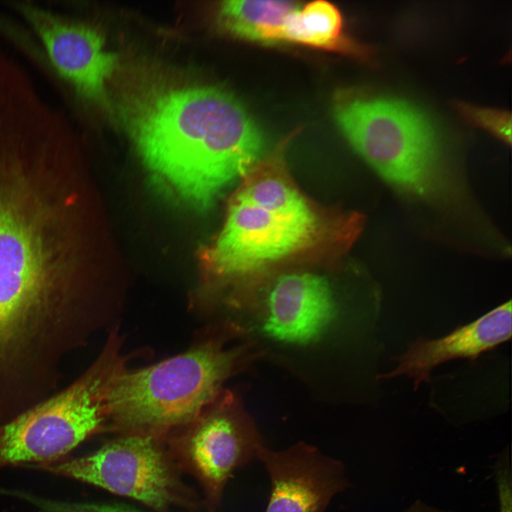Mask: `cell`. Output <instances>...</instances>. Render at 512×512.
<instances>
[{"mask_svg":"<svg viewBox=\"0 0 512 512\" xmlns=\"http://www.w3.org/2000/svg\"><path fill=\"white\" fill-rule=\"evenodd\" d=\"M404 512H446L439 509H437L432 506H429L424 503L417 501L410 506Z\"/></svg>","mask_w":512,"mask_h":512,"instance_id":"cell-18","label":"cell"},{"mask_svg":"<svg viewBox=\"0 0 512 512\" xmlns=\"http://www.w3.org/2000/svg\"><path fill=\"white\" fill-rule=\"evenodd\" d=\"M336 316V301L324 277L291 274L270 288L260 323L262 333L274 341L304 346L319 341Z\"/></svg>","mask_w":512,"mask_h":512,"instance_id":"cell-10","label":"cell"},{"mask_svg":"<svg viewBox=\"0 0 512 512\" xmlns=\"http://www.w3.org/2000/svg\"><path fill=\"white\" fill-rule=\"evenodd\" d=\"M256 456L271 480L265 512H323L346 485L341 464L305 444L279 452L262 444Z\"/></svg>","mask_w":512,"mask_h":512,"instance_id":"cell-9","label":"cell"},{"mask_svg":"<svg viewBox=\"0 0 512 512\" xmlns=\"http://www.w3.org/2000/svg\"><path fill=\"white\" fill-rule=\"evenodd\" d=\"M299 6L286 1H225L218 11L223 28L240 38L265 44L284 42L289 16Z\"/></svg>","mask_w":512,"mask_h":512,"instance_id":"cell-14","label":"cell"},{"mask_svg":"<svg viewBox=\"0 0 512 512\" xmlns=\"http://www.w3.org/2000/svg\"><path fill=\"white\" fill-rule=\"evenodd\" d=\"M143 161L196 208L212 205L259 161L262 134L242 105L212 87L151 89L122 112Z\"/></svg>","mask_w":512,"mask_h":512,"instance_id":"cell-1","label":"cell"},{"mask_svg":"<svg viewBox=\"0 0 512 512\" xmlns=\"http://www.w3.org/2000/svg\"><path fill=\"white\" fill-rule=\"evenodd\" d=\"M340 52L363 60L370 58V48L351 38L343 31L340 11L332 4L316 1L299 7L288 18L284 42Z\"/></svg>","mask_w":512,"mask_h":512,"instance_id":"cell-13","label":"cell"},{"mask_svg":"<svg viewBox=\"0 0 512 512\" xmlns=\"http://www.w3.org/2000/svg\"><path fill=\"white\" fill-rule=\"evenodd\" d=\"M508 456H504L496 470L499 512H512L511 474Z\"/></svg>","mask_w":512,"mask_h":512,"instance_id":"cell-17","label":"cell"},{"mask_svg":"<svg viewBox=\"0 0 512 512\" xmlns=\"http://www.w3.org/2000/svg\"><path fill=\"white\" fill-rule=\"evenodd\" d=\"M511 302L489 311L475 321L459 326L437 339L419 338L402 355L394 358L397 367L381 375L391 378L406 375L413 379L415 389L427 382L432 370L454 359L476 360L481 355L511 337Z\"/></svg>","mask_w":512,"mask_h":512,"instance_id":"cell-11","label":"cell"},{"mask_svg":"<svg viewBox=\"0 0 512 512\" xmlns=\"http://www.w3.org/2000/svg\"><path fill=\"white\" fill-rule=\"evenodd\" d=\"M41 274L40 255L28 230L4 211L0 222V329L34 294Z\"/></svg>","mask_w":512,"mask_h":512,"instance_id":"cell-12","label":"cell"},{"mask_svg":"<svg viewBox=\"0 0 512 512\" xmlns=\"http://www.w3.org/2000/svg\"><path fill=\"white\" fill-rule=\"evenodd\" d=\"M21 10L46 48L57 71L86 99L105 106L107 85L118 63L95 28L33 6Z\"/></svg>","mask_w":512,"mask_h":512,"instance_id":"cell-8","label":"cell"},{"mask_svg":"<svg viewBox=\"0 0 512 512\" xmlns=\"http://www.w3.org/2000/svg\"><path fill=\"white\" fill-rule=\"evenodd\" d=\"M108 339L92 370L73 386L0 428V468L54 462L106 422V397L125 359Z\"/></svg>","mask_w":512,"mask_h":512,"instance_id":"cell-5","label":"cell"},{"mask_svg":"<svg viewBox=\"0 0 512 512\" xmlns=\"http://www.w3.org/2000/svg\"><path fill=\"white\" fill-rule=\"evenodd\" d=\"M281 148L256 164L232 201L210 259L225 277L255 273L317 239L319 217L298 191L275 171Z\"/></svg>","mask_w":512,"mask_h":512,"instance_id":"cell-4","label":"cell"},{"mask_svg":"<svg viewBox=\"0 0 512 512\" xmlns=\"http://www.w3.org/2000/svg\"><path fill=\"white\" fill-rule=\"evenodd\" d=\"M1 492L29 502L35 506L36 512H136L114 506L49 500L21 491L4 490Z\"/></svg>","mask_w":512,"mask_h":512,"instance_id":"cell-16","label":"cell"},{"mask_svg":"<svg viewBox=\"0 0 512 512\" xmlns=\"http://www.w3.org/2000/svg\"><path fill=\"white\" fill-rule=\"evenodd\" d=\"M336 118L353 147L398 193L461 222L476 218L463 176L415 106L392 97H354L336 105Z\"/></svg>","mask_w":512,"mask_h":512,"instance_id":"cell-2","label":"cell"},{"mask_svg":"<svg viewBox=\"0 0 512 512\" xmlns=\"http://www.w3.org/2000/svg\"><path fill=\"white\" fill-rule=\"evenodd\" d=\"M464 117L490 131L506 143L511 142V116L506 111L484 108L467 103L458 106Z\"/></svg>","mask_w":512,"mask_h":512,"instance_id":"cell-15","label":"cell"},{"mask_svg":"<svg viewBox=\"0 0 512 512\" xmlns=\"http://www.w3.org/2000/svg\"><path fill=\"white\" fill-rule=\"evenodd\" d=\"M243 353L210 338L146 368L124 366L107 390L106 422L127 433L156 436L188 425L220 395Z\"/></svg>","mask_w":512,"mask_h":512,"instance_id":"cell-3","label":"cell"},{"mask_svg":"<svg viewBox=\"0 0 512 512\" xmlns=\"http://www.w3.org/2000/svg\"><path fill=\"white\" fill-rule=\"evenodd\" d=\"M189 425L187 456L216 500L233 471L256 456L263 444L230 393H220Z\"/></svg>","mask_w":512,"mask_h":512,"instance_id":"cell-7","label":"cell"},{"mask_svg":"<svg viewBox=\"0 0 512 512\" xmlns=\"http://www.w3.org/2000/svg\"><path fill=\"white\" fill-rule=\"evenodd\" d=\"M156 437L127 433L91 454L30 466L87 482L161 509L176 499V480Z\"/></svg>","mask_w":512,"mask_h":512,"instance_id":"cell-6","label":"cell"}]
</instances>
